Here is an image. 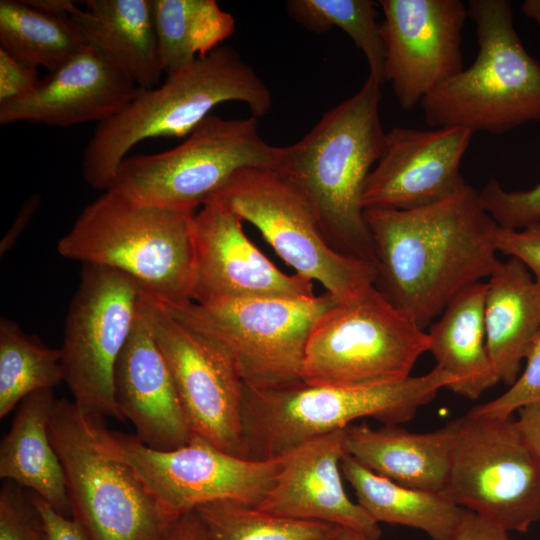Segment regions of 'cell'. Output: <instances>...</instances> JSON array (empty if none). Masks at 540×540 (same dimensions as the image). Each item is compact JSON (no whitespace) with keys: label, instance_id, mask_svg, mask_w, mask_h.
Returning a JSON list of instances; mask_svg holds the SVG:
<instances>
[{"label":"cell","instance_id":"cell-1","mask_svg":"<svg viewBox=\"0 0 540 540\" xmlns=\"http://www.w3.org/2000/svg\"><path fill=\"white\" fill-rule=\"evenodd\" d=\"M376 278L374 286L425 329L466 287L500 266L498 225L467 183L449 197L409 209H365Z\"/></svg>","mask_w":540,"mask_h":540},{"label":"cell","instance_id":"cell-2","mask_svg":"<svg viewBox=\"0 0 540 540\" xmlns=\"http://www.w3.org/2000/svg\"><path fill=\"white\" fill-rule=\"evenodd\" d=\"M381 85L370 75L297 142L279 147L274 168L306 196L328 244L375 269L361 197L384 142ZM376 271V270H375Z\"/></svg>","mask_w":540,"mask_h":540},{"label":"cell","instance_id":"cell-3","mask_svg":"<svg viewBox=\"0 0 540 540\" xmlns=\"http://www.w3.org/2000/svg\"><path fill=\"white\" fill-rule=\"evenodd\" d=\"M237 101L260 118L272 94L255 70L229 46H220L166 81L138 95L117 115L99 123L83 152L82 175L106 191L121 162L139 142L154 137H187L217 105Z\"/></svg>","mask_w":540,"mask_h":540},{"label":"cell","instance_id":"cell-4","mask_svg":"<svg viewBox=\"0 0 540 540\" xmlns=\"http://www.w3.org/2000/svg\"><path fill=\"white\" fill-rule=\"evenodd\" d=\"M457 378L436 365L419 376L349 386L298 381L271 388L244 385L242 426L246 457L272 460L302 445L343 430L360 418L384 425L410 421Z\"/></svg>","mask_w":540,"mask_h":540},{"label":"cell","instance_id":"cell-5","mask_svg":"<svg viewBox=\"0 0 540 540\" xmlns=\"http://www.w3.org/2000/svg\"><path fill=\"white\" fill-rule=\"evenodd\" d=\"M195 212L103 191L59 240L58 253L126 274L169 307L193 302Z\"/></svg>","mask_w":540,"mask_h":540},{"label":"cell","instance_id":"cell-6","mask_svg":"<svg viewBox=\"0 0 540 540\" xmlns=\"http://www.w3.org/2000/svg\"><path fill=\"white\" fill-rule=\"evenodd\" d=\"M70 515L88 540H166L179 517L150 493L105 418L56 400L49 423Z\"/></svg>","mask_w":540,"mask_h":540},{"label":"cell","instance_id":"cell-7","mask_svg":"<svg viewBox=\"0 0 540 540\" xmlns=\"http://www.w3.org/2000/svg\"><path fill=\"white\" fill-rule=\"evenodd\" d=\"M476 27L474 62L433 89L420 103L433 127L504 134L540 123V63L524 47L509 0H470Z\"/></svg>","mask_w":540,"mask_h":540},{"label":"cell","instance_id":"cell-8","mask_svg":"<svg viewBox=\"0 0 540 540\" xmlns=\"http://www.w3.org/2000/svg\"><path fill=\"white\" fill-rule=\"evenodd\" d=\"M279 147L258 132V118L208 115L178 146L127 156L107 190L136 202L193 211L244 168H274Z\"/></svg>","mask_w":540,"mask_h":540},{"label":"cell","instance_id":"cell-9","mask_svg":"<svg viewBox=\"0 0 540 540\" xmlns=\"http://www.w3.org/2000/svg\"><path fill=\"white\" fill-rule=\"evenodd\" d=\"M429 349L427 332L371 285L318 319L306 344L302 381L349 386L406 378Z\"/></svg>","mask_w":540,"mask_h":540},{"label":"cell","instance_id":"cell-10","mask_svg":"<svg viewBox=\"0 0 540 540\" xmlns=\"http://www.w3.org/2000/svg\"><path fill=\"white\" fill-rule=\"evenodd\" d=\"M336 303L324 292L309 297H247L165 306L211 338L232 360L244 385L271 388L302 380L310 333Z\"/></svg>","mask_w":540,"mask_h":540},{"label":"cell","instance_id":"cell-11","mask_svg":"<svg viewBox=\"0 0 540 540\" xmlns=\"http://www.w3.org/2000/svg\"><path fill=\"white\" fill-rule=\"evenodd\" d=\"M211 200L255 226L295 274L317 281L337 302L374 285V267L333 249L306 196L275 169H241Z\"/></svg>","mask_w":540,"mask_h":540},{"label":"cell","instance_id":"cell-12","mask_svg":"<svg viewBox=\"0 0 540 540\" xmlns=\"http://www.w3.org/2000/svg\"><path fill=\"white\" fill-rule=\"evenodd\" d=\"M444 494L507 532L540 521V458L513 417L456 419Z\"/></svg>","mask_w":540,"mask_h":540},{"label":"cell","instance_id":"cell-13","mask_svg":"<svg viewBox=\"0 0 540 540\" xmlns=\"http://www.w3.org/2000/svg\"><path fill=\"white\" fill-rule=\"evenodd\" d=\"M141 286L126 274L84 264L61 350L64 382L82 410L124 420L114 397L118 357L138 319Z\"/></svg>","mask_w":540,"mask_h":540},{"label":"cell","instance_id":"cell-14","mask_svg":"<svg viewBox=\"0 0 540 540\" xmlns=\"http://www.w3.org/2000/svg\"><path fill=\"white\" fill-rule=\"evenodd\" d=\"M138 315L167 362L192 431L227 453L247 458L244 383L229 356L143 288Z\"/></svg>","mask_w":540,"mask_h":540},{"label":"cell","instance_id":"cell-15","mask_svg":"<svg viewBox=\"0 0 540 540\" xmlns=\"http://www.w3.org/2000/svg\"><path fill=\"white\" fill-rule=\"evenodd\" d=\"M113 436L150 493L176 517L216 501L257 507L286 459L238 457L194 432L187 444L172 450L152 449L135 435L113 431Z\"/></svg>","mask_w":540,"mask_h":540},{"label":"cell","instance_id":"cell-16","mask_svg":"<svg viewBox=\"0 0 540 540\" xmlns=\"http://www.w3.org/2000/svg\"><path fill=\"white\" fill-rule=\"evenodd\" d=\"M385 81L402 109L411 110L439 84L464 69L460 0H381Z\"/></svg>","mask_w":540,"mask_h":540},{"label":"cell","instance_id":"cell-17","mask_svg":"<svg viewBox=\"0 0 540 540\" xmlns=\"http://www.w3.org/2000/svg\"><path fill=\"white\" fill-rule=\"evenodd\" d=\"M472 135L462 127H394L385 132L364 185L362 208L409 210L449 197L466 184L460 166Z\"/></svg>","mask_w":540,"mask_h":540},{"label":"cell","instance_id":"cell-18","mask_svg":"<svg viewBox=\"0 0 540 540\" xmlns=\"http://www.w3.org/2000/svg\"><path fill=\"white\" fill-rule=\"evenodd\" d=\"M242 222L216 200L195 213L193 302L315 295L313 282L277 268L247 237Z\"/></svg>","mask_w":540,"mask_h":540},{"label":"cell","instance_id":"cell-19","mask_svg":"<svg viewBox=\"0 0 540 540\" xmlns=\"http://www.w3.org/2000/svg\"><path fill=\"white\" fill-rule=\"evenodd\" d=\"M140 88L94 46L48 73L31 94L0 104V123L27 121L68 127L102 123L120 113Z\"/></svg>","mask_w":540,"mask_h":540},{"label":"cell","instance_id":"cell-20","mask_svg":"<svg viewBox=\"0 0 540 540\" xmlns=\"http://www.w3.org/2000/svg\"><path fill=\"white\" fill-rule=\"evenodd\" d=\"M345 454L343 430L302 445L286 456L257 508L283 517L328 523L368 540H379V524L344 490L341 461Z\"/></svg>","mask_w":540,"mask_h":540},{"label":"cell","instance_id":"cell-21","mask_svg":"<svg viewBox=\"0 0 540 540\" xmlns=\"http://www.w3.org/2000/svg\"><path fill=\"white\" fill-rule=\"evenodd\" d=\"M114 397L136 438L155 450L187 444L193 434L167 362L138 315L113 374Z\"/></svg>","mask_w":540,"mask_h":540},{"label":"cell","instance_id":"cell-22","mask_svg":"<svg viewBox=\"0 0 540 540\" xmlns=\"http://www.w3.org/2000/svg\"><path fill=\"white\" fill-rule=\"evenodd\" d=\"M456 419L425 433L398 425L343 429L346 454L379 476L414 489L444 493L451 466Z\"/></svg>","mask_w":540,"mask_h":540},{"label":"cell","instance_id":"cell-23","mask_svg":"<svg viewBox=\"0 0 540 540\" xmlns=\"http://www.w3.org/2000/svg\"><path fill=\"white\" fill-rule=\"evenodd\" d=\"M71 19L88 44L140 89H151L164 72L154 0H86Z\"/></svg>","mask_w":540,"mask_h":540},{"label":"cell","instance_id":"cell-24","mask_svg":"<svg viewBox=\"0 0 540 540\" xmlns=\"http://www.w3.org/2000/svg\"><path fill=\"white\" fill-rule=\"evenodd\" d=\"M484 321L498 379L511 386L540 330V285L520 260L502 261L488 278Z\"/></svg>","mask_w":540,"mask_h":540},{"label":"cell","instance_id":"cell-25","mask_svg":"<svg viewBox=\"0 0 540 540\" xmlns=\"http://www.w3.org/2000/svg\"><path fill=\"white\" fill-rule=\"evenodd\" d=\"M53 389L34 392L19 405L0 445V477L43 498L68 517L66 478L49 434Z\"/></svg>","mask_w":540,"mask_h":540},{"label":"cell","instance_id":"cell-26","mask_svg":"<svg viewBox=\"0 0 540 540\" xmlns=\"http://www.w3.org/2000/svg\"><path fill=\"white\" fill-rule=\"evenodd\" d=\"M486 289L480 281L460 291L427 332L436 365L457 378L449 390L471 400L500 382L486 346Z\"/></svg>","mask_w":540,"mask_h":540},{"label":"cell","instance_id":"cell-27","mask_svg":"<svg viewBox=\"0 0 540 540\" xmlns=\"http://www.w3.org/2000/svg\"><path fill=\"white\" fill-rule=\"evenodd\" d=\"M341 471L357 503L378 524L403 525L424 531L432 540H450L469 510L444 493L397 484L368 470L345 454Z\"/></svg>","mask_w":540,"mask_h":540},{"label":"cell","instance_id":"cell-28","mask_svg":"<svg viewBox=\"0 0 540 540\" xmlns=\"http://www.w3.org/2000/svg\"><path fill=\"white\" fill-rule=\"evenodd\" d=\"M164 72L173 74L220 47L235 31L234 17L215 0H154Z\"/></svg>","mask_w":540,"mask_h":540},{"label":"cell","instance_id":"cell-29","mask_svg":"<svg viewBox=\"0 0 540 540\" xmlns=\"http://www.w3.org/2000/svg\"><path fill=\"white\" fill-rule=\"evenodd\" d=\"M87 44L70 16L44 13L26 1H0V49L25 64L51 73Z\"/></svg>","mask_w":540,"mask_h":540},{"label":"cell","instance_id":"cell-30","mask_svg":"<svg viewBox=\"0 0 540 540\" xmlns=\"http://www.w3.org/2000/svg\"><path fill=\"white\" fill-rule=\"evenodd\" d=\"M64 381L60 349L46 346L6 317L0 320V418L27 396Z\"/></svg>","mask_w":540,"mask_h":540},{"label":"cell","instance_id":"cell-31","mask_svg":"<svg viewBox=\"0 0 540 540\" xmlns=\"http://www.w3.org/2000/svg\"><path fill=\"white\" fill-rule=\"evenodd\" d=\"M289 15L316 33L333 26L343 30L364 54L369 74L385 83V44L377 22L376 3L371 0H289Z\"/></svg>","mask_w":540,"mask_h":540},{"label":"cell","instance_id":"cell-32","mask_svg":"<svg viewBox=\"0 0 540 540\" xmlns=\"http://www.w3.org/2000/svg\"><path fill=\"white\" fill-rule=\"evenodd\" d=\"M195 511L213 540H331L337 526L276 515L233 501H216Z\"/></svg>","mask_w":540,"mask_h":540},{"label":"cell","instance_id":"cell-33","mask_svg":"<svg viewBox=\"0 0 540 540\" xmlns=\"http://www.w3.org/2000/svg\"><path fill=\"white\" fill-rule=\"evenodd\" d=\"M479 195L483 207L500 227L518 230L540 222V183L527 190L508 191L491 178Z\"/></svg>","mask_w":540,"mask_h":540},{"label":"cell","instance_id":"cell-34","mask_svg":"<svg viewBox=\"0 0 540 540\" xmlns=\"http://www.w3.org/2000/svg\"><path fill=\"white\" fill-rule=\"evenodd\" d=\"M0 540H50L27 491L8 480L0 490Z\"/></svg>","mask_w":540,"mask_h":540},{"label":"cell","instance_id":"cell-35","mask_svg":"<svg viewBox=\"0 0 540 540\" xmlns=\"http://www.w3.org/2000/svg\"><path fill=\"white\" fill-rule=\"evenodd\" d=\"M517 380L502 395L470 409L473 415L508 418L522 407L540 402V330Z\"/></svg>","mask_w":540,"mask_h":540},{"label":"cell","instance_id":"cell-36","mask_svg":"<svg viewBox=\"0 0 540 540\" xmlns=\"http://www.w3.org/2000/svg\"><path fill=\"white\" fill-rule=\"evenodd\" d=\"M495 244L498 253L520 260L540 285V222L518 230L498 226Z\"/></svg>","mask_w":540,"mask_h":540},{"label":"cell","instance_id":"cell-37","mask_svg":"<svg viewBox=\"0 0 540 540\" xmlns=\"http://www.w3.org/2000/svg\"><path fill=\"white\" fill-rule=\"evenodd\" d=\"M41 81L38 68L25 64L0 49V104L31 94Z\"/></svg>","mask_w":540,"mask_h":540},{"label":"cell","instance_id":"cell-38","mask_svg":"<svg viewBox=\"0 0 540 540\" xmlns=\"http://www.w3.org/2000/svg\"><path fill=\"white\" fill-rule=\"evenodd\" d=\"M27 495L40 513L50 540H88L73 519L59 513L36 493L27 490Z\"/></svg>","mask_w":540,"mask_h":540},{"label":"cell","instance_id":"cell-39","mask_svg":"<svg viewBox=\"0 0 540 540\" xmlns=\"http://www.w3.org/2000/svg\"><path fill=\"white\" fill-rule=\"evenodd\" d=\"M450 540H509L508 532L468 511Z\"/></svg>","mask_w":540,"mask_h":540},{"label":"cell","instance_id":"cell-40","mask_svg":"<svg viewBox=\"0 0 540 540\" xmlns=\"http://www.w3.org/2000/svg\"><path fill=\"white\" fill-rule=\"evenodd\" d=\"M41 202L38 194H33L25 200L14 221L0 242V255L6 254L23 234L34 215L36 214Z\"/></svg>","mask_w":540,"mask_h":540},{"label":"cell","instance_id":"cell-41","mask_svg":"<svg viewBox=\"0 0 540 540\" xmlns=\"http://www.w3.org/2000/svg\"><path fill=\"white\" fill-rule=\"evenodd\" d=\"M166 540H213L195 510L182 514Z\"/></svg>","mask_w":540,"mask_h":540},{"label":"cell","instance_id":"cell-42","mask_svg":"<svg viewBox=\"0 0 540 540\" xmlns=\"http://www.w3.org/2000/svg\"><path fill=\"white\" fill-rule=\"evenodd\" d=\"M518 412L516 424L530 448L540 458V402L528 404Z\"/></svg>","mask_w":540,"mask_h":540},{"label":"cell","instance_id":"cell-43","mask_svg":"<svg viewBox=\"0 0 540 540\" xmlns=\"http://www.w3.org/2000/svg\"><path fill=\"white\" fill-rule=\"evenodd\" d=\"M32 7L51 15L71 16L77 5L69 0H26Z\"/></svg>","mask_w":540,"mask_h":540},{"label":"cell","instance_id":"cell-44","mask_svg":"<svg viewBox=\"0 0 540 540\" xmlns=\"http://www.w3.org/2000/svg\"><path fill=\"white\" fill-rule=\"evenodd\" d=\"M521 9L526 17L534 20L540 27V0H524Z\"/></svg>","mask_w":540,"mask_h":540},{"label":"cell","instance_id":"cell-45","mask_svg":"<svg viewBox=\"0 0 540 540\" xmlns=\"http://www.w3.org/2000/svg\"><path fill=\"white\" fill-rule=\"evenodd\" d=\"M331 540H368V539L350 529L337 527V530Z\"/></svg>","mask_w":540,"mask_h":540}]
</instances>
